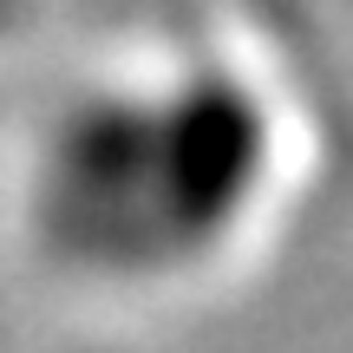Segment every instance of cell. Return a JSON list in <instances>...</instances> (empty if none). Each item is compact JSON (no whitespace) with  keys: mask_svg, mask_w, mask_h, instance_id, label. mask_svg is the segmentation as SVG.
<instances>
[{"mask_svg":"<svg viewBox=\"0 0 353 353\" xmlns=\"http://www.w3.org/2000/svg\"><path fill=\"white\" fill-rule=\"evenodd\" d=\"M275 183V112L223 59L92 85L46 125L33 210L59 255L164 268L229 242Z\"/></svg>","mask_w":353,"mask_h":353,"instance_id":"1","label":"cell"}]
</instances>
